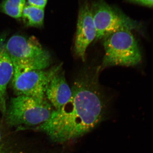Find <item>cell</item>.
<instances>
[{"label": "cell", "instance_id": "obj_10", "mask_svg": "<svg viewBox=\"0 0 153 153\" xmlns=\"http://www.w3.org/2000/svg\"><path fill=\"white\" fill-rule=\"evenodd\" d=\"M25 24L29 27H41L44 25V9L26 4L23 10L22 17Z\"/></svg>", "mask_w": 153, "mask_h": 153}, {"label": "cell", "instance_id": "obj_8", "mask_svg": "<svg viewBox=\"0 0 153 153\" xmlns=\"http://www.w3.org/2000/svg\"><path fill=\"white\" fill-rule=\"evenodd\" d=\"M45 96L55 110L60 109L70 100L72 91L66 81L64 72L60 70L52 77Z\"/></svg>", "mask_w": 153, "mask_h": 153}, {"label": "cell", "instance_id": "obj_9", "mask_svg": "<svg viewBox=\"0 0 153 153\" xmlns=\"http://www.w3.org/2000/svg\"><path fill=\"white\" fill-rule=\"evenodd\" d=\"M3 43L0 44V111L4 117L7 109V86L14 74V68Z\"/></svg>", "mask_w": 153, "mask_h": 153}, {"label": "cell", "instance_id": "obj_5", "mask_svg": "<svg viewBox=\"0 0 153 153\" xmlns=\"http://www.w3.org/2000/svg\"><path fill=\"white\" fill-rule=\"evenodd\" d=\"M90 9L96 30V41L120 30H133L139 27L136 21L110 5L104 0H94Z\"/></svg>", "mask_w": 153, "mask_h": 153}, {"label": "cell", "instance_id": "obj_11", "mask_svg": "<svg viewBox=\"0 0 153 153\" xmlns=\"http://www.w3.org/2000/svg\"><path fill=\"white\" fill-rule=\"evenodd\" d=\"M25 0H4L0 5V11L12 18L22 17Z\"/></svg>", "mask_w": 153, "mask_h": 153}, {"label": "cell", "instance_id": "obj_14", "mask_svg": "<svg viewBox=\"0 0 153 153\" xmlns=\"http://www.w3.org/2000/svg\"><path fill=\"white\" fill-rule=\"evenodd\" d=\"M28 4L39 8L44 9L47 4V0H28Z\"/></svg>", "mask_w": 153, "mask_h": 153}, {"label": "cell", "instance_id": "obj_13", "mask_svg": "<svg viewBox=\"0 0 153 153\" xmlns=\"http://www.w3.org/2000/svg\"><path fill=\"white\" fill-rule=\"evenodd\" d=\"M128 2L149 7H153V0H126Z\"/></svg>", "mask_w": 153, "mask_h": 153}, {"label": "cell", "instance_id": "obj_1", "mask_svg": "<svg viewBox=\"0 0 153 153\" xmlns=\"http://www.w3.org/2000/svg\"><path fill=\"white\" fill-rule=\"evenodd\" d=\"M95 78L81 75L71 88L72 96L60 109L53 110L50 117L35 129L57 143L66 142L86 134L103 118L104 100Z\"/></svg>", "mask_w": 153, "mask_h": 153}, {"label": "cell", "instance_id": "obj_7", "mask_svg": "<svg viewBox=\"0 0 153 153\" xmlns=\"http://www.w3.org/2000/svg\"><path fill=\"white\" fill-rule=\"evenodd\" d=\"M97 32L88 0L81 4L78 13L75 41V54L84 61L86 49L95 39Z\"/></svg>", "mask_w": 153, "mask_h": 153}, {"label": "cell", "instance_id": "obj_2", "mask_svg": "<svg viewBox=\"0 0 153 153\" xmlns=\"http://www.w3.org/2000/svg\"><path fill=\"white\" fill-rule=\"evenodd\" d=\"M5 45L13 65L14 73L44 70L51 63L50 53L35 38L15 35Z\"/></svg>", "mask_w": 153, "mask_h": 153}, {"label": "cell", "instance_id": "obj_6", "mask_svg": "<svg viewBox=\"0 0 153 153\" xmlns=\"http://www.w3.org/2000/svg\"><path fill=\"white\" fill-rule=\"evenodd\" d=\"M61 65L48 71L33 70L14 73L12 85L18 96H25L40 99H46V91L52 77L61 69Z\"/></svg>", "mask_w": 153, "mask_h": 153}, {"label": "cell", "instance_id": "obj_12", "mask_svg": "<svg viewBox=\"0 0 153 153\" xmlns=\"http://www.w3.org/2000/svg\"><path fill=\"white\" fill-rule=\"evenodd\" d=\"M10 145L6 139L0 127V153H14Z\"/></svg>", "mask_w": 153, "mask_h": 153}, {"label": "cell", "instance_id": "obj_3", "mask_svg": "<svg viewBox=\"0 0 153 153\" xmlns=\"http://www.w3.org/2000/svg\"><path fill=\"white\" fill-rule=\"evenodd\" d=\"M53 111L46 99L18 96L11 99L4 117L11 127L38 126L50 117Z\"/></svg>", "mask_w": 153, "mask_h": 153}, {"label": "cell", "instance_id": "obj_4", "mask_svg": "<svg viewBox=\"0 0 153 153\" xmlns=\"http://www.w3.org/2000/svg\"><path fill=\"white\" fill-rule=\"evenodd\" d=\"M131 31L123 29L103 38L105 54L101 68L134 66L140 63L141 54Z\"/></svg>", "mask_w": 153, "mask_h": 153}]
</instances>
